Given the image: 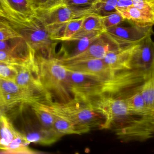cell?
Instances as JSON below:
<instances>
[{
  "mask_svg": "<svg viewBox=\"0 0 154 154\" xmlns=\"http://www.w3.org/2000/svg\"><path fill=\"white\" fill-rule=\"evenodd\" d=\"M19 132L5 114L0 116V151H4L16 137Z\"/></svg>",
  "mask_w": 154,
  "mask_h": 154,
  "instance_id": "ac0fdd59",
  "label": "cell"
},
{
  "mask_svg": "<svg viewBox=\"0 0 154 154\" xmlns=\"http://www.w3.org/2000/svg\"><path fill=\"white\" fill-rule=\"evenodd\" d=\"M118 0H93L91 7L96 14L106 15L116 11Z\"/></svg>",
  "mask_w": 154,
  "mask_h": 154,
  "instance_id": "603a6c76",
  "label": "cell"
},
{
  "mask_svg": "<svg viewBox=\"0 0 154 154\" xmlns=\"http://www.w3.org/2000/svg\"><path fill=\"white\" fill-rule=\"evenodd\" d=\"M25 135L30 143H33L43 146L51 145L64 136L53 127L47 128L43 127L40 130L29 132Z\"/></svg>",
  "mask_w": 154,
  "mask_h": 154,
  "instance_id": "9a60e30c",
  "label": "cell"
},
{
  "mask_svg": "<svg viewBox=\"0 0 154 154\" xmlns=\"http://www.w3.org/2000/svg\"><path fill=\"white\" fill-rule=\"evenodd\" d=\"M133 5L132 0H118L116 8H124Z\"/></svg>",
  "mask_w": 154,
  "mask_h": 154,
  "instance_id": "4dcf8cb0",
  "label": "cell"
},
{
  "mask_svg": "<svg viewBox=\"0 0 154 154\" xmlns=\"http://www.w3.org/2000/svg\"><path fill=\"white\" fill-rule=\"evenodd\" d=\"M86 16L69 21L62 30L59 41H68L80 29Z\"/></svg>",
  "mask_w": 154,
  "mask_h": 154,
  "instance_id": "cb8c5ba5",
  "label": "cell"
},
{
  "mask_svg": "<svg viewBox=\"0 0 154 154\" xmlns=\"http://www.w3.org/2000/svg\"><path fill=\"white\" fill-rule=\"evenodd\" d=\"M62 64L69 70L97 76L106 81L113 78L118 73L110 70L103 59L82 61Z\"/></svg>",
  "mask_w": 154,
  "mask_h": 154,
  "instance_id": "7c38bea8",
  "label": "cell"
},
{
  "mask_svg": "<svg viewBox=\"0 0 154 154\" xmlns=\"http://www.w3.org/2000/svg\"><path fill=\"white\" fill-rule=\"evenodd\" d=\"M6 110L4 105L2 101V99L0 97V116L2 115L5 114V111Z\"/></svg>",
  "mask_w": 154,
  "mask_h": 154,
  "instance_id": "d6a6232c",
  "label": "cell"
},
{
  "mask_svg": "<svg viewBox=\"0 0 154 154\" xmlns=\"http://www.w3.org/2000/svg\"><path fill=\"white\" fill-rule=\"evenodd\" d=\"M103 33L84 51L72 57L58 58L62 64L72 63L82 61L103 59L108 52L118 49Z\"/></svg>",
  "mask_w": 154,
  "mask_h": 154,
  "instance_id": "8fae6325",
  "label": "cell"
},
{
  "mask_svg": "<svg viewBox=\"0 0 154 154\" xmlns=\"http://www.w3.org/2000/svg\"><path fill=\"white\" fill-rule=\"evenodd\" d=\"M104 32V31H102L95 32L85 35L79 39L78 40L74 41L77 42V43L74 49L70 54H69L66 57L63 58L75 56L83 52Z\"/></svg>",
  "mask_w": 154,
  "mask_h": 154,
  "instance_id": "44dd1931",
  "label": "cell"
},
{
  "mask_svg": "<svg viewBox=\"0 0 154 154\" xmlns=\"http://www.w3.org/2000/svg\"><path fill=\"white\" fill-rule=\"evenodd\" d=\"M68 71L70 89L74 99L87 101L102 94L106 81L103 79L69 70Z\"/></svg>",
  "mask_w": 154,
  "mask_h": 154,
  "instance_id": "8992f818",
  "label": "cell"
},
{
  "mask_svg": "<svg viewBox=\"0 0 154 154\" xmlns=\"http://www.w3.org/2000/svg\"><path fill=\"white\" fill-rule=\"evenodd\" d=\"M98 31H105L102 22V15L91 14L87 15L80 29L68 41L74 42L82 37Z\"/></svg>",
  "mask_w": 154,
  "mask_h": 154,
  "instance_id": "e0dca14e",
  "label": "cell"
},
{
  "mask_svg": "<svg viewBox=\"0 0 154 154\" xmlns=\"http://www.w3.org/2000/svg\"><path fill=\"white\" fill-rule=\"evenodd\" d=\"M30 105L42 127L47 128L53 127L55 115L45 103L35 101Z\"/></svg>",
  "mask_w": 154,
  "mask_h": 154,
  "instance_id": "ffe728a7",
  "label": "cell"
},
{
  "mask_svg": "<svg viewBox=\"0 0 154 154\" xmlns=\"http://www.w3.org/2000/svg\"><path fill=\"white\" fill-rule=\"evenodd\" d=\"M0 97L5 109L19 104L30 105L39 99L30 91L17 85L14 81L0 78Z\"/></svg>",
  "mask_w": 154,
  "mask_h": 154,
  "instance_id": "30bf717a",
  "label": "cell"
},
{
  "mask_svg": "<svg viewBox=\"0 0 154 154\" xmlns=\"http://www.w3.org/2000/svg\"><path fill=\"white\" fill-rule=\"evenodd\" d=\"M139 42L111 51L103 58L104 61L110 70L116 73L132 70V58Z\"/></svg>",
  "mask_w": 154,
  "mask_h": 154,
  "instance_id": "4fadbf2b",
  "label": "cell"
},
{
  "mask_svg": "<svg viewBox=\"0 0 154 154\" xmlns=\"http://www.w3.org/2000/svg\"><path fill=\"white\" fill-rule=\"evenodd\" d=\"M25 35L27 43L35 51H39L41 56L53 58L57 42L51 39L49 33L43 24L35 18L27 24Z\"/></svg>",
  "mask_w": 154,
  "mask_h": 154,
  "instance_id": "52a82bcc",
  "label": "cell"
},
{
  "mask_svg": "<svg viewBox=\"0 0 154 154\" xmlns=\"http://www.w3.org/2000/svg\"><path fill=\"white\" fill-rule=\"evenodd\" d=\"M93 0H47L39 8H47L59 5L86 7L91 6Z\"/></svg>",
  "mask_w": 154,
  "mask_h": 154,
  "instance_id": "d4e9b609",
  "label": "cell"
},
{
  "mask_svg": "<svg viewBox=\"0 0 154 154\" xmlns=\"http://www.w3.org/2000/svg\"><path fill=\"white\" fill-rule=\"evenodd\" d=\"M0 51L12 52L7 42L2 40H0Z\"/></svg>",
  "mask_w": 154,
  "mask_h": 154,
  "instance_id": "1f68e13d",
  "label": "cell"
},
{
  "mask_svg": "<svg viewBox=\"0 0 154 154\" xmlns=\"http://www.w3.org/2000/svg\"><path fill=\"white\" fill-rule=\"evenodd\" d=\"M17 74L14 82L34 95L40 102H47L46 93L41 82L36 58L32 49L29 55L21 65L15 66Z\"/></svg>",
  "mask_w": 154,
  "mask_h": 154,
  "instance_id": "5b68a950",
  "label": "cell"
},
{
  "mask_svg": "<svg viewBox=\"0 0 154 154\" xmlns=\"http://www.w3.org/2000/svg\"><path fill=\"white\" fill-rule=\"evenodd\" d=\"M19 57L14 55L12 52L0 51V61L14 66L21 65L29 57Z\"/></svg>",
  "mask_w": 154,
  "mask_h": 154,
  "instance_id": "4316f807",
  "label": "cell"
},
{
  "mask_svg": "<svg viewBox=\"0 0 154 154\" xmlns=\"http://www.w3.org/2000/svg\"><path fill=\"white\" fill-rule=\"evenodd\" d=\"M104 116V129H109L133 115L125 98L102 93L86 101Z\"/></svg>",
  "mask_w": 154,
  "mask_h": 154,
  "instance_id": "277c9868",
  "label": "cell"
},
{
  "mask_svg": "<svg viewBox=\"0 0 154 154\" xmlns=\"http://www.w3.org/2000/svg\"><path fill=\"white\" fill-rule=\"evenodd\" d=\"M116 11L121 14L125 21H128L133 26L140 27L154 26V14L137 9L133 5L126 8H116Z\"/></svg>",
  "mask_w": 154,
  "mask_h": 154,
  "instance_id": "5bb4252c",
  "label": "cell"
},
{
  "mask_svg": "<svg viewBox=\"0 0 154 154\" xmlns=\"http://www.w3.org/2000/svg\"><path fill=\"white\" fill-rule=\"evenodd\" d=\"M17 74V69L15 66L0 61L1 78L14 82Z\"/></svg>",
  "mask_w": 154,
  "mask_h": 154,
  "instance_id": "83f0119b",
  "label": "cell"
},
{
  "mask_svg": "<svg viewBox=\"0 0 154 154\" xmlns=\"http://www.w3.org/2000/svg\"><path fill=\"white\" fill-rule=\"evenodd\" d=\"M30 143L27 141L24 134L19 132L16 137L9 144L1 153L35 154L42 153L31 149L29 147Z\"/></svg>",
  "mask_w": 154,
  "mask_h": 154,
  "instance_id": "d6986e66",
  "label": "cell"
},
{
  "mask_svg": "<svg viewBox=\"0 0 154 154\" xmlns=\"http://www.w3.org/2000/svg\"><path fill=\"white\" fill-rule=\"evenodd\" d=\"M91 14H96L91 6L79 7L59 5L36 9V18L48 30L51 39L55 41H59L62 30L69 21Z\"/></svg>",
  "mask_w": 154,
  "mask_h": 154,
  "instance_id": "7a4b0ae2",
  "label": "cell"
},
{
  "mask_svg": "<svg viewBox=\"0 0 154 154\" xmlns=\"http://www.w3.org/2000/svg\"><path fill=\"white\" fill-rule=\"evenodd\" d=\"M152 34L139 42L132 58V69L142 73L146 80L154 75V41Z\"/></svg>",
  "mask_w": 154,
  "mask_h": 154,
  "instance_id": "9c48e42d",
  "label": "cell"
},
{
  "mask_svg": "<svg viewBox=\"0 0 154 154\" xmlns=\"http://www.w3.org/2000/svg\"><path fill=\"white\" fill-rule=\"evenodd\" d=\"M104 33L118 48H121L138 43L146 36L152 34L153 31L152 27L116 25L107 29Z\"/></svg>",
  "mask_w": 154,
  "mask_h": 154,
  "instance_id": "ba28073f",
  "label": "cell"
},
{
  "mask_svg": "<svg viewBox=\"0 0 154 154\" xmlns=\"http://www.w3.org/2000/svg\"><path fill=\"white\" fill-rule=\"evenodd\" d=\"M147 106L154 114V75L145 80L137 89Z\"/></svg>",
  "mask_w": 154,
  "mask_h": 154,
  "instance_id": "7402d4cb",
  "label": "cell"
},
{
  "mask_svg": "<svg viewBox=\"0 0 154 154\" xmlns=\"http://www.w3.org/2000/svg\"><path fill=\"white\" fill-rule=\"evenodd\" d=\"M133 6L154 14V0H132Z\"/></svg>",
  "mask_w": 154,
  "mask_h": 154,
  "instance_id": "f1b7e54d",
  "label": "cell"
},
{
  "mask_svg": "<svg viewBox=\"0 0 154 154\" xmlns=\"http://www.w3.org/2000/svg\"><path fill=\"white\" fill-rule=\"evenodd\" d=\"M41 82L47 96L45 103L66 104L74 100L68 71L57 58L36 56Z\"/></svg>",
  "mask_w": 154,
  "mask_h": 154,
  "instance_id": "6da1fadb",
  "label": "cell"
},
{
  "mask_svg": "<svg viewBox=\"0 0 154 154\" xmlns=\"http://www.w3.org/2000/svg\"><path fill=\"white\" fill-rule=\"evenodd\" d=\"M54 114L55 121L53 128L64 136L66 135H82L87 134L91 129L87 126L78 124Z\"/></svg>",
  "mask_w": 154,
  "mask_h": 154,
  "instance_id": "2e32d148",
  "label": "cell"
},
{
  "mask_svg": "<svg viewBox=\"0 0 154 154\" xmlns=\"http://www.w3.org/2000/svg\"><path fill=\"white\" fill-rule=\"evenodd\" d=\"M125 21L121 14L116 11L107 15H102V25L105 31L110 27L118 25Z\"/></svg>",
  "mask_w": 154,
  "mask_h": 154,
  "instance_id": "484cf974",
  "label": "cell"
},
{
  "mask_svg": "<svg viewBox=\"0 0 154 154\" xmlns=\"http://www.w3.org/2000/svg\"><path fill=\"white\" fill-rule=\"evenodd\" d=\"M45 104L56 115L87 126L91 129H104L105 117L88 102L74 99L66 104L52 102Z\"/></svg>",
  "mask_w": 154,
  "mask_h": 154,
  "instance_id": "3957f363",
  "label": "cell"
},
{
  "mask_svg": "<svg viewBox=\"0 0 154 154\" xmlns=\"http://www.w3.org/2000/svg\"><path fill=\"white\" fill-rule=\"evenodd\" d=\"M16 36H17V34L14 33L10 30L5 28H0V40H6Z\"/></svg>",
  "mask_w": 154,
  "mask_h": 154,
  "instance_id": "f546056e",
  "label": "cell"
}]
</instances>
